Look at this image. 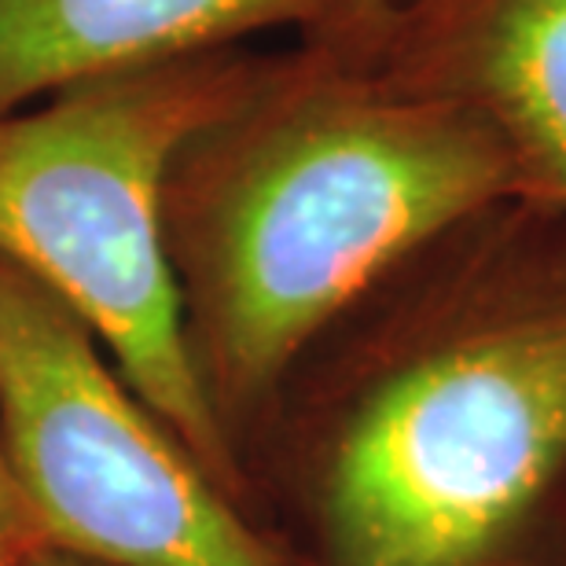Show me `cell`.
Instances as JSON below:
<instances>
[{
    "mask_svg": "<svg viewBox=\"0 0 566 566\" xmlns=\"http://www.w3.org/2000/svg\"><path fill=\"white\" fill-rule=\"evenodd\" d=\"M346 321L313 452L324 566H530L566 515V207L501 199Z\"/></svg>",
    "mask_w": 566,
    "mask_h": 566,
    "instance_id": "2",
    "label": "cell"
},
{
    "mask_svg": "<svg viewBox=\"0 0 566 566\" xmlns=\"http://www.w3.org/2000/svg\"><path fill=\"white\" fill-rule=\"evenodd\" d=\"M221 49L88 77L0 118V262L52 291L137 398L240 501V452L191 357L166 247L177 155L254 74Z\"/></svg>",
    "mask_w": 566,
    "mask_h": 566,
    "instance_id": "3",
    "label": "cell"
},
{
    "mask_svg": "<svg viewBox=\"0 0 566 566\" xmlns=\"http://www.w3.org/2000/svg\"><path fill=\"white\" fill-rule=\"evenodd\" d=\"M0 446L52 548L96 566H287L96 335L0 262Z\"/></svg>",
    "mask_w": 566,
    "mask_h": 566,
    "instance_id": "4",
    "label": "cell"
},
{
    "mask_svg": "<svg viewBox=\"0 0 566 566\" xmlns=\"http://www.w3.org/2000/svg\"><path fill=\"white\" fill-rule=\"evenodd\" d=\"M52 548L49 537L38 523V515L30 512L27 496H22L15 471L4 457V446H0V563L4 559H22L30 552Z\"/></svg>",
    "mask_w": 566,
    "mask_h": 566,
    "instance_id": "7",
    "label": "cell"
},
{
    "mask_svg": "<svg viewBox=\"0 0 566 566\" xmlns=\"http://www.w3.org/2000/svg\"><path fill=\"white\" fill-rule=\"evenodd\" d=\"M501 199H518L512 163L471 111L321 38L258 55L166 180L169 265L221 423L262 409L394 269Z\"/></svg>",
    "mask_w": 566,
    "mask_h": 566,
    "instance_id": "1",
    "label": "cell"
},
{
    "mask_svg": "<svg viewBox=\"0 0 566 566\" xmlns=\"http://www.w3.org/2000/svg\"><path fill=\"white\" fill-rule=\"evenodd\" d=\"M302 38L471 111L501 140L515 196L566 207V0H365Z\"/></svg>",
    "mask_w": 566,
    "mask_h": 566,
    "instance_id": "5",
    "label": "cell"
},
{
    "mask_svg": "<svg viewBox=\"0 0 566 566\" xmlns=\"http://www.w3.org/2000/svg\"><path fill=\"white\" fill-rule=\"evenodd\" d=\"M349 0H0V118L66 85L235 49L273 27L313 33Z\"/></svg>",
    "mask_w": 566,
    "mask_h": 566,
    "instance_id": "6",
    "label": "cell"
},
{
    "mask_svg": "<svg viewBox=\"0 0 566 566\" xmlns=\"http://www.w3.org/2000/svg\"><path fill=\"white\" fill-rule=\"evenodd\" d=\"M0 566H88L85 559L77 556H66L60 548H41V552H30V556L22 559H4Z\"/></svg>",
    "mask_w": 566,
    "mask_h": 566,
    "instance_id": "8",
    "label": "cell"
},
{
    "mask_svg": "<svg viewBox=\"0 0 566 566\" xmlns=\"http://www.w3.org/2000/svg\"><path fill=\"white\" fill-rule=\"evenodd\" d=\"M360 4H365V0H349V4H346V11H343V15H338V19H346V15H354V11H357ZM338 19H335V22H338ZM327 27H332V22H327Z\"/></svg>",
    "mask_w": 566,
    "mask_h": 566,
    "instance_id": "9",
    "label": "cell"
}]
</instances>
